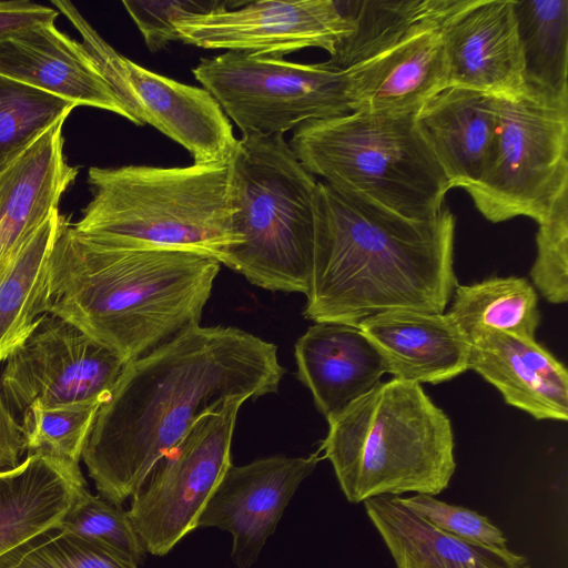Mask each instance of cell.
Masks as SVG:
<instances>
[{"label": "cell", "mask_w": 568, "mask_h": 568, "mask_svg": "<svg viewBox=\"0 0 568 568\" xmlns=\"http://www.w3.org/2000/svg\"><path fill=\"white\" fill-rule=\"evenodd\" d=\"M61 120L0 173V271L55 212L78 168L63 152Z\"/></svg>", "instance_id": "cell-22"}, {"label": "cell", "mask_w": 568, "mask_h": 568, "mask_svg": "<svg viewBox=\"0 0 568 568\" xmlns=\"http://www.w3.org/2000/svg\"><path fill=\"white\" fill-rule=\"evenodd\" d=\"M447 88L511 97L525 88L513 0H458L440 23Z\"/></svg>", "instance_id": "cell-15"}, {"label": "cell", "mask_w": 568, "mask_h": 568, "mask_svg": "<svg viewBox=\"0 0 568 568\" xmlns=\"http://www.w3.org/2000/svg\"><path fill=\"white\" fill-rule=\"evenodd\" d=\"M4 362L1 392L21 416L33 404H103L125 366L115 353L49 313Z\"/></svg>", "instance_id": "cell-12"}, {"label": "cell", "mask_w": 568, "mask_h": 568, "mask_svg": "<svg viewBox=\"0 0 568 568\" xmlns=\"http://www.w3.org/2000/svg\"><path fill=\"white\" fill-rule=\"evenodd\" d=\"M52 3L74 26L82 47L135 125H152L189 151L193 163L233 158L237 139L231 121L206 90L139 65L113 49L72 2Z\"/></svg>", "instance_id": "cell-11"}, {"label": "cell", "mask_w": 568, "mask_h": 568, "mask_svg": "<svg viewBox=\"0 0 568 568\" xmlns=\"http://www.w3.org/2000/svg\"><path fill=\"white\" fill-rule=\"evenodd\" d=\"M396 567H397V568H408V567H406V566H396Z\"/></svg>", "instance_id": "cell-38"}, {"label": "cell", "mask_w": 568, "mask_h": 568, "mask_svg": "<svg viewBox=\"0 0 568 568\" xmlns=\"http://www.w3.org/2000/svg\"><path fill=\"white\" fill-rule=\"evenodd\" d=\"M0 74L80 105L134 120L114 94L84 48L39 23L0 39Z\"/></svg>", "instance_id": "cell-17"}, {"label": "cell", "mask_w": 568, "mask_h": 568, "mask_svg": "<svg viewBox=\"0 0 568 568\" xmlns=\"http://www.w3.org/2000/svg\"><path fill=\"white\" fill-rule=\"evenodd\" d=\"M457 2L378 54L346 70L352 112L416 113L447 88L440 23Z\"/></svg>", "instance_id": "cell-16"}, {"label": "cell", "mask_w": 568, "mask_h": 568, "mask_svg": "<svg viewBox=\"0 0 568 568\" xmlns=\"http://www.w3.org/2000/svg\"><path fill=\"white\" fill-rule=\"evenodd\" d=\"M468 369L536 419H568V372L535 338L484 331L468 339Z\"/></svg>", "instance_id": "cell-18"}, {"label": "cell", "mask_w": 568, "mask_h": 568, "mask_svg": "<svg viewBox=\"0 0 568 568\" xmlns=\"http://www.w3.org/2000/svg\"><path fill=\"white\" fill-rule=\"evenodd\" d=\"M58 14L57 9L28 0L0 1V39L39 23L54 22Z\"/></svg>", "instance_id": "cell-36"}, {"label": "cell", "mask_w": 568, "mask_h": 568, "mask_svg": "<svg viewBox=\"0 0 568 568\" xmlns=\"http://www.w3.org/2000/svg\"><path fill=\"white\" fill-rule=\"evenodd\" d=\"M0 568H139V564L103 541L53 528L2 555Z\"/></svg>", "instance_id": "cell-30"}, {"label": "cell", "mask_w": 568, "mask_h": 568, "mask_svg": "<svg viewBox=\"0 0 568 568\" xmlns=\"http://www.w3.org/2000/svg\"><path fill=\"white\" fill-rule=\"evenodd\" d=\"M525 84L568 97V0H513Z\"/></svg>", "instance_id": "cell-28"}, {"label": "cell", "mask_w": 568, "mask_h": 568, "mask_svg": "<svg viewBox=\"0 0 568 568\" xmlns=\"http://www.w3.org/2000/svg\"><path fill=\"white\" fill-rule=\"evenodd\" d=\"M231 1H123L126 12L136 24L151 52L179 40L174 23L190 17L232 8ZM236 8V7H235Z\"/></svg>", "instance_id": "cell-35"}, {"label": "cell", "mask_w": 568, "mask_h": 568, "mask_svg": "<svg viewBox=\"0 0 568 568\" xmlns=\"http://www.w3.org/2000/svg\"><path fill=\"white\" fill-rule=\"evenodd\" d=\"M288 144L324 183L406 219L436 216L452 189L415 113L354 111L311 121L294 130Z\"/></svg>", "instance_id": "cell-7"}, {"label": "cell", "mask_w": 568, "mask_h": 568, "mask_svg": "<svg viewBox=\"0 0 568 568\" xmlns=\"http://www.w3.org/2000/svg\"><path fill=\"white\" fill-rule=\"evenodd\" d=\"M61 214L50 216L0 271V362L36 328L48 307V264Z\"/></svg>", "instance_id": "cell-25"}, {"label": "cell", "mask_w": 568, "mask_h": 568, "mask_svg": "<svg viewBox=\"0 0 568 568\" xmlns=\"http://www.w3.org/2000/svg\"><path fill=\"white\" fill-rule=\"evenodd\" d=\"M396 566L408 568H529L525 557L450 536L422 519L399 497L363 501Z\"/></svg>", "instance_id": "cell-24"}, {"label": "cell", "mask_w": 568, "mask_h": 568, "mask_svg": "<svg viewBox=\"0 0 568 568\" xmlns=\"http://www.w3.org/2000/svg\"><path fill=\"white\" fill-rule=\"evenodd\" d=\"M192 72L243 135H283L352 112L346 70L325 62L226 51L202 58Z\"/></svg>", "instance_id": "cell-9"}, {"label": "cell", "mask_w": 568, "mask_h": 568, "mask_svg": "<svg viewBox=\"0 0 568 568\" xmlns=\"http://www.w3.org/2000/svg\"><path fill=\"white\" fill-rule=\"evenodd\" d=\"M357 326L378 348L393 378L435 385L468 369L469 343L446 313L390 310Z\"/></svg>", "instance_id": "cell-21"}, {"label": "cell", "mask_w": 568, "mask_h": 568, "mask_svg": "<svg viewBox=\"0 0 568 568\" xmlns=\"http://www.w3.org/2000/svg\"><path fill=\"white\" fill-rule=\"evenodd\" d=\"M77 103L0 74V173Z\"/></svg>", "instance_id": "cell-29"}, {"label": "cell", "mask_w": 568, "mask_h": 568, "mask_svg": "<svg viewBox=\"0 0 568 568\" xmlns=\"http://www.w3.org/2000/svg\"><path fill=\"white\" fill-rule=\"evenodd\" d=\"M446 314L466 339L484 331L535 338L540 322L536 290L519 276L457 285Z\"/></svg>", "instance_id": "cell-26"}, {"label": "cell", "mask_w": 568, "mask_h": 568, "mask_svg": "<svg viewBox=\"0 0 568 568\" xmlns=\"http://www.w3.org/2000/svg\"><path fill=\"white\" fill-rule=\"evenodd\" d=\"M220 265L186 251L98 244L61 215L48 264L47 313L128 364L199 325Z\"/></svg>", "instance_id": "cell-3"}, {"label": "cell", "mask_w": 568, "mask_h": 568, "mask_svg": "<svg viewBox=\"0 0 568 568\" xmlns=\"http://www.w3.org/2000/svg\"><path fill=\"white\" fill-rule=\"evenodd\" d=\"M240 244L221 264L271 291L307 295L322 219L320 181L284 135H242L233 154Z\"/></svg>", "instance_id": "cell-6"}, {"label": "cell", "mask_w": 568, "mask_h": 568, "mask_svg": "<svg viewBox=\"0 0 568 568\" xmlns=\"http://www.w3.org/2000/svg\"><path fill=\"white\" fill-rule=\"evenodd\" d=\"M568 97L528 87L499 97L494 149L480 181L467 190L493 223L527 216L539 223L568 192Z\"/></svg>", "instance_id": "cell-8"}, {"label": "cell", "mask_w": 568, "mask_h": 568, "mask_svg": "<svg viewBox=\"0 0 568 568\" xmlns=\"http://www.w3.org/2000/svg\"><path fill=\"white\" fill-rule=\"evenodd\" d=\"M180 41L203 49H224L283 58L305 48L332 55L351 33L342 1L258 0L174 23Z\"/></svg>", "instance_id": "cell-13"}, {"label": "cell", "mask_w": 568, "mask_h": 568, "mask_svg": "<svg viewBox=\"0 0 568 568\" xmlns=\"http://www.w3.org/2000/svg\"><path fill=\"white\" fill-rule=\"evenodd\" d=\"M232 397L200 417L131 496L129 517L148 554L168 555L187 534L231 464L237 412Z\"/></svg>", "instance_id": "cell-10"}, {"label": "cell", "mask_w": 568, "mask_h": 568, "mask_svg": "<svg viewBox=\"0 0 568 568\" xmlns=\"http://www.w3.org/2000/svg\"><path fill=\"white\" fill-rule=\"evenodd\" d=\"M74 230L98 244L192 252L220 263L240 244L233 160L162 168L92 166Z\"/></svg>", "instance_id": "cell-4"}, {"label": "cell", "mask_w": 568, "mask_h": 568, "mask_svg": "<svg viewBox=\"0 0 568 568\" xmlns=\"http://www.w3.org/2000/svg\"><path fill=\"white\" fill-rule=\"evenodd\" d=\"M102 404H80L55 408L31 405L22 415L28 454L41 453L78 464Z\"/></svg>", "instance_id": "cell-31"}, {"label": "cell", "mask_w": 568, "mask_h": 568, "mask_svg": "<svg viewBox=\"0 0 568 568\" xmlns=\"http://www.w3.org/2000/svg\"><path fill=\"white\" fill-rule=\"evenodd\" d=\"M320 453L231 465L200 514L196 528L215 527L230 532L233 564L251 568L298 486L323 458Z\"/></svg>", "instance_id": "cell-14"}, {"label": "cell", "mask_w": 568, "mask_h": 568, "mask_svg": "<svg viewBox=\"0 0 568 568\" xmlns=\"http://www.w3.org/2000/svg\"><path fill=\"white\" fill-rule=\"evenodd\" d=\"M78 464L45 454H28L0 471V557L59 527L83 490Z\"/></svg>", "instance_id": "cell-23"}, {"label": "cell", "mask_w": 568, "mask_h": 568, "mask_svg": "<svg viewBox=\"0 0 568 568\" xmlns=\"http://www.w3.org/2000/svg\"><path fill=\"white\" fill-rule=\"evenodd\" d=\"M26 452L22 426L14 418L0 387V471L17 467Z\"/></svg>", "instance_id": "cell-37"}, {"label": "cell", "mask_w": 568, "mask_h": 568, "mask_svg": "<svg viewBox=\"0 0 568 568\" xmlns=\"http://www.w3.org/2000/svg\"><path fill=\"white\" fill-rule=\"evenodd\" d=\"M320 452L346 499L438 495L456 469L450 419L420 384L379 383L327 422Z\"/></svg>", "instance_id": "cell-5"}, {"label": "cell", "mask_w": 568, "mask_h": 568, "mask_svg": "<svg viewBox=\"0 0 568 568\" xmlns=\"http://www.w3.org/2000/svg\"><path fill=\"white\" fill-rule=\"evenodd\" d=\"M297 375L317 409L331 420L381 383L387 366L357 325L320 322L295 344Z\"/></svg>", "instance_id": "cell-20"}, {"label": "cell", "mask_w": 568, "mask_h": 568, "mask_svg": "<svg viewBox=\"0 0 568 568\" xmlns=\"http://www.w3.org/2000/svg\"><path fill=\"white\" fill-rule=\"evenodd\" d=\"M536 245L532 283L548 302L564 304L568 301V192L538 223Z\"/></svg>", "instance_id": "cell-33"}, {"label": "cell", "mask_w": 568, "mask_h": 568, "mask_svg": "<svg viewBox=\"0 0 568 568\" xmlns=\"http://www.w3.org/2000/svg\"><path fill=\"white\" fill-rule=\"evenodd\" d=\"M320 184L323 209L305 317L357 325L390 310L444 313L458 285L450 210L416 221Z\"/></svg>", "instance_id": "cell-2"}, {"label": "cell", "mask_w": 568, "mask_h": 568, "mask_svg": "<svg viewBox=\"0 0 568 568\" xmlns=\"http://www.w3.org/2000/svg\"><path fill=\"white\" fill-rule=\"evenodd\" d=\"M399 500L438 530L495 550H509L503 531L487 517L471 509L445 503L426 494L399 497Z\"/></svg>", "instance_id": "cell-34"}, {"label": "cell", "mask_w": 568, "mask_h": 568, "mask_svg": "<svg viewBox=\"0 0 568 568\" xmlns=\"http://www.w3.org/2000/svg\"><path fill=\"white\" fill-rule=\"evenodd\" d=\"M499 97L448 87L415 113L416 125L450 187L469 190L483 178L494 149Z\"/></svg>", "instance_id": "cell-19"}, {"label": "cell", "mask_w": 568, "mask_h": 568, "mask_svg": "<svg viewBox=\"0 0 568 568\" xmlns=\"http://www.w3.org/2000/svg\"><path fill=\"white\" fill-rule=\"evenodd\" d=\"M455 0L342 1L352 31L325 62L347 70L378 54L418 26L447 12Z\"/></svg>", "instance_id": "cell-27"}, {"label": "cell", "mask_w": 568, "mask_h": 568, "mask_svg": "<svg viewBox=\"0 0 568 568\" xmlns=\"http://www.w3.org/2000/svg\"><path fill=\"white\" fill-rule=\"evenodd\" d=\"M75 536L103 541L142 564L146 551L122 505L83 490L59 527Z\"/></svg>", "instance_id": "cell-32"}, {"label": "cell", "mask_w": 568, "mask_h": 568, "mask_svg": "<svg viewBox=\"0 0 568 568\" xmlns=\"http://www.w3.org/2000/svg\"><path fill=\"white\" fill-rule=\"evenodd\" d=\"M277 347L234 327L191 326L125 364L82 458L101 497L122 505L204 414L278 389Z\"/></svg>", "instance_id": "cell-1"}]
</instances>
